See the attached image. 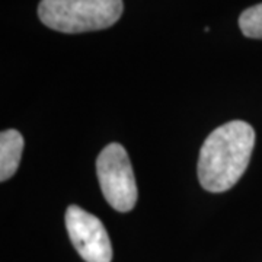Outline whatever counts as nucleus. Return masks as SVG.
Returning a JSON list of instances; mask_svg holds the SVG:
<instances>
[{"label": "nucleus", "instance_id": "423d86ee", "mask_svg": "<svg viewBox=\"0 0 262 262\" xmlns=\"http://www.w3.org/2000/svg\"><path fill=\"white\" fill-rule=\"evenodd\" d=\"M239 27L245 37L262 39V3L242 12L239 18Z\"/></svg>", "mask_w": 262, "mask_h": 262}, {"label": "nucleus", "instance_id": "39448f33", "mask_svg": "<svg viewBox=\"0 0 262 262\" xmlns=\"http://www.w3.org/2000/svg\"><path fill=\"white\" fill-rule=\"evenodd\" d=\"M24 151V137L16 130H3L0 133V181L10 179L18 170Z\"/></svg>", "mask_w": 262, "mask_h": 262}, {"label": "nucleus", "instance_id": "20e7f679", "mask_svg": "<svg viewBox=\"0 0 262 262\" xmlns=\"http://www.w3.org/2000/svg\"><path fill=\"white\" fill-rule=\"evenodd\" d=\"M66 229L77 253L86 262H111L113 246L102 222L79 206L66 210Z\"/></svg>", "mask_w": 262, "mask_h": 262}, {"label": "nucleus", "instance_id": "7ed1b4c3", "mask_svg": "<svg viewBox=\"0 0 262 262\" xmlns=\"http://www.w3.org/2000/svg\"><path fill=\"white\" fill-rule=\"evenodd\" d=\"M96 173L106 203L120 213L131 211L137 203V185L125 149L111 143L99 153Z\"/></svg>", "mask_w": 262, "mask_h": 262}, {"label": "nucleus", "instance_id": "f257e3e1", "mask_svg": "<svg viewBox=\"0 0 262 262\" xmlns=\"http://www.w3.org/2000/svg\"><path fill=\"white\" fill-rule=\"evenodd\" d=\"M255 130L245 121H230L215 128L204 141L198 159V179L208 192H225L236 185L249 165Z\"/></svg>", "mask_w": 262, "mask_h": 262}, {"label": "nucleus", "instance_id": "f03ea898", "mask_svg": "<svg viewBox=\"0 0 262 262\" xmlns=\"http://www.w3.org/2000/svg\"><path fill=\"white\" fill-rule=\"evenodd\" d=\"M122 10V0H41L38 18L58 32L80 34L113 27Z\"/></svg>", "mask_w": 262, "mask_h": 262}]
</instances>
